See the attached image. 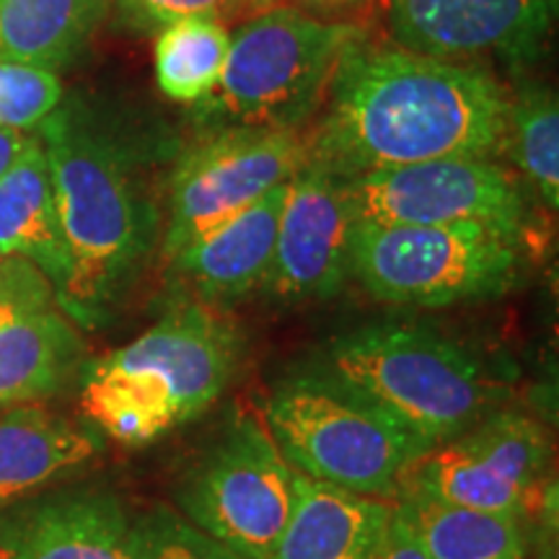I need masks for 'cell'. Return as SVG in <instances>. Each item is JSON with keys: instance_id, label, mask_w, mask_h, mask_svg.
Returning <instances> with one entry per match:
<instances>
[{"instance_id": "obj_19", "label": "cell", "mask_w": 559, "mask_h": 559, "mask_svg": "<svg viewBox=\"0 0 559 559\" xmlns=\"http://www.w3.org/2000/svg\"><path fill=\"white\" fill-rule=\"evenodd\" d=\"M83 340L55 306L0 326V409L50 400L73 379Z\"/></svg>"}, {"instance_id": "obj_4", "label": "cell", "mask_w": 559, "mask_h": 559, "mask_svg": "<svg viewBox=\"0 0 559 559\" xmlns=\"http://www.w3.org/2000/svg\"><path fill=\"white\" fill-rule=\"evenodd\" d=\"M264 423L298 474L379 500L400 498L432 451L428 440L324 366L277 381Z\"/></svg>"}, {"instance_id": "obj_12", "label": "cell", "mask_w": 559, "mask_h": 559, "mask_svg": "<svg viewBox=\"0 0 559 559\" xmlns=\"http://www.w3.org/2000/svg\"><path fill=\"white\" fill-rule=\"evenodd\" d=\"M353 226L345 179L300 166L285 192L264 293L280 304L337 296L349 277Z\"/></svg>"}, {"instance_id": "obj_7", "label": "cell", "mask_w": 559, "mask_h": 559, "mask_svg": "<svg viewBox=\"0 0 559 559\" xmlns=\"http://www.w3.org/2000/svg\"><path fill=\"white\" fill-rule=\"evenodd\" d=\"M519 239L481 226L355 223L349 275L396 306L472 304L498 298L519 275Z\"/></svg>"}, {"instance_id": "obj_27", "label": "cell", "mask_w": 559, "mask_h": 559, "mask_svg": "<svg viewBox=\"0 0 559 559\" xmlns=\"http://www.w3.org/2000/svg\"><path fill=\"white\" fill-rule=\"evenodd\" d=\"M117 5L143 26H169L174 21L194 16L218 19L221 13L241 9L254 11L251 0H117Z\"/></svg>"}, {"instance_id": "obj_21", "label": "cell", "mask_w": 559, "mask_h": 559, "mask_svg": "<svg viewBox=\"0 0 559 559\" xmlns=\"http://www.w3.org/2000/svg\"><path fill=\"white\" fill-rule=\"evenodd\" d=\"M109 0H0V55L55 70L81 55Z\"/></svg>"}, {"instance_id": "obj_9", "label": "cell", "mask_w": 559, "mask_h": 559, "mask_svg": "<svg viewBox=\"0 0 559 559\" xmlns=\"http://www.w3.org/2000/svg\"><path fill=\"white\" fill-rule=\"evenodd\" d=\"M355 223L481 226L519 239L526 207L519 185L487 158H436L345 179Z\"/></svg>"}, {"instance_id": "obj_26", "label": "cell", "mask_w": 559, "mask_h": 559, "mask_svg": "<svg viewBox=\"0 0 559 559\" xmlns=\"http://www.w3.org/2000/svg\"><path fill=\"white\" fill-rule=\"evenodd\" d=\"M58 304L50 280L29 262L9 257L0 267V326L24 313L50 309Z\"/></svg>"}, {"instance_id": "obj_31", "label": "cell", "mask_w": 559, "mask_h": 559, "mask_svg": "<svg viewBox=\"0 0 559 559\" xmlns=\"http://www.w3.org/2000/svg\"><path fill=\"white\" fill-rule=\"evenodd\" d=\"M251 3H254V11H270V9H277L275 5V0H251Z\"/></svg>"}, {"instance_id": "obj_32", "label": "cell", "mask_w": 559, "mask_h": 559, "mask_svg": "<svg viewBox=\"0 0 559 559\" xmlns=\"http://www.w3.org/2000/svg\"><path fill=\"white\" fill-rule=\"evenodd\" d=\"M5 260H9V257H3V254H0V267H3Z\"/></svg>"}, {"instance_id": "obj_6", "label": "cell", "mask_w": 559, "mask_h": 559, "mask_svg": "<svg viewBox=\"0 0 559 559\" xmlns=\"http://www.w3.org/2000/svg\"><path fill=\"white\" fill-rule=\"evenodd\" d=\"M360 37L353 24L300 9L257 13L230 37L207 109L234 128L296 130L326 94L342 52Z\"/></svg>"}, {"instance_id": "obj_14", "label": "cell", "mask_w": 559, "mask_h": 559, "mask_svg": "<svg viewBox=\"0 0 559 559\" xmlns=\"http://www.w3.org/2000/svg\"><path fill=\"white\" fill-rule=\"evenodd\" d=\"M0 559H138L135 521L111 492L62 489L0 510Z\"/></svg>"}, {"instance_id": "obj_23", "label": "cell", "mask_w": 559, "mask_h": 559, "mask_svg": "<svg viewBox=\"0 0 559 559\" xmlns=\"http://www.w3.org/2000/svg\"><path fill=\"white\" fill-rule=\"evenodd\" d=\"M508 143L551 210L559 207V104L555 91L528 88L510 99Z\"/></svg>"}, {"instance_id": "obj_29", "label": "cell", "mask_w": 559, "mask_h": 559, "mask_svg": "<svg viewBox=\"0 0 559 559\" xmlns=\"http://www.w3.org/2000/svg\"><path fill=\"white\" fill-rule=\"evenodd\" d=\"M32 138H26L21 130L0 128V177L16 164V158L24 153L26 145H29Z\"/></svg>"}, {"instance_id": "obj_17", "label": "cell", "mask_w": 559, "mask_h": 559, "mask_svg": "<svg viewBox=\"0 0 559 559\" xmlns=\"http://www.w3.org/2000/svg\"><path fill=\"white\" fill-rule=\"evenodd\" d=\"M0 254L37 267L60 304L70 280V257L55 207L50 164L34 138L0 177Z\"/></svg>"}, {"instance_id": "obj_13", "label": "cell", "mask_w": 559, "mask_h": 559, "mask_svg": "<svg viewBox=\"0 0 559 559\" xmlns=\"http://www.w3.org/2000/svg\"><path fill=\"white\" fill-rule=\"evenodd\" d=\"M391 37L438 60L528 55L551 29L557 0H383Z\"/></svg>"}, {"instance_id": "obj_10", "label": "cell", "mask_w": 559, "mask_h": 559, "mask_svg": "<svg viewBox=\"0 0 559 559\" xmlns=\"http://www.w3.org/2000/svg\"><path fill=\"white\" fill-rule=\"evenodd\" d=\"M304 160L298 130L228 128L192 148L169 179L164 254L174 260L200 236L285 185Z\"/></svg>"}, {"instance_id": "obj_3", "label": "cell", "mask_w": 559, "mask_h": 559, "mask_svg": "<svg viewBox=\"0 0 559 559\" xmlns=\"http://www.w3.org/2000/svg\"><path fill=\"white\" fill-rule=\"evenodd\" d=\"M39 128L70 257L58 306L94 326L148 254L156 221L115 140L73 111H55Z\"/></svg>"}, {"instance_id": "obj_2", "label": "cell", "mask_w": 559, "mask_h": 559, "mask_svg": "<svg viewBox=\"0 0 559 559\" xmlns=\"http://www.w3.org/2000/svg\"><path fill=\"white\" fill-rule=\"evenodd\" d=\"M241 353L234 321L187 300L130 345L91 362L81 389L83 415L128 449L148 445L218 402Z\"/></svg>"}, {"instance_id": "obj_8", "label": "cell", "mask_w": 559, "mask_h": 559, "mask_svg": "<svg viewBox=\"0 0 559 559\" xmlns=\"http://www.w3.org/2000/svg\"><path fill=\"white\" fill-rule=\"evenodd\" d=\"M181 515L241 559H270L293 502V466L264 417L239 412L177 489Z\"/></svg>"}, {"instance_id": "obj_22", "label": "cell", "mask_w": 559, "mask_h": 559, "mask_svg": "<svg viewBox=\"0 0 559 559\" xmlns=\"http://www.w3.org/2000/svg\"><path fill=\"white\" fill-rule=\"evenodd\" d=\"M230 34L210 16L181 19L164 26L156 41V81L177 102H202L221 83Z\"/></svg>"}, {"instance_id": "obj_28", "label": "cell", "mask_w": 559, "mask_h": 559, "mask_svg": "<svg viewBox=\"0 0 559 559\" xmlns=\"http://www.w3.org/2000/svg\"><path fill=\"white\" fill-rule=\"evenodd\" d=\"M376 559H428V555H425L419 542L415 539V534H412L407 519H404L402 510L396 506L394 513H391L381 547L376 551Z\"/></svg>"}, {"instance_id": "obj_24", "label": "cell", "mask_w": 559, "mask_h": 559, "mask_svg": "<svg viewBox=\"0 0 559 559\" xmlns=\"http://www.w3.org/2000/svg\"><path fill=\"white\" fill-rule=\"evenodd\" d=\"M60 102L62 83L55 70L0 55V128H39Z\"/></svg>"}, {"instance_id": "obj_25", "label": "cell", "mask_w": 559, "mask_h": 559, "mask_svg": "<svg viewBox=\"0 0 559 559\" xmlns=\"http://www.w3.org/2000/svg\"><path fill=\"white\" fill-rule=\"evenodd\" d=\"M135 551L138 559H241L166 506L135 519Z\"/></svg>"}, {"instance_id": "obj_20", "label": "cell", "mask_w": 559, "mask_h": 559, "mask_svg": "<svg viewBox=\"0 0 559 559\" xmlns=\"http://www.w3.org/2000/svg\"><path fill=\"white\" fill-rule=\"evenodd\" d=\"M396 508L428 559H526L521 519L443 502L407 487Z\"/></svg>"}, {"instance_id": "obj_30", "label": "cell", "mask_w": 559, "mask_h": 559, "mask_svg": "<svg viewBox=\"0 0 559 559\" xmlns=\"http://www.w3.org/2000/svg\"><path fill=\"white\" fill-rule=\"evenodd\" d=\"M296 9L311 13L319 19H337L342 13L358 9L362 0H293Z\"/></svg>"}, {"instance_id": "obj_5", "label": "cell", "mask_w": 559, "mask_h": 559, "mask_svg": "<svg viewBox=\"0 0 559 559\" xmlns=\"http://www.w3.org/2000/svg\"><path fill=\"white\" fill-rule=\"evenodd\" d=\"M326 370L381 404L436 449L508 400L506 381L451 337L412 324H368L326 347Z\"/></svg>"}, {"instance_id": "obj_18", "label": "cell", "mask_w": 559, "mask_h": 559, "mask_svg": "<svg viewBox=\"0 0 559 559\" xmlns=\"http://www.w3.org/2000/svg\"><path fill=\"white\" fill-rule=\"evenodd\" d=\"M102 451L94 428L39 404L0 409V500L37 492Z\"/></svg>"}, {"instance_id": "obj_16", "label": "cell", "mask_w": 559, "mask_h": 559, "mask_svg": "<svg viewBox=\"0 0 559 559\" xmlns=\"http://www.w3.org/2000/svg\"><path fill=\"white\" fill-rule=\"evenodd\" d=\"M394 502L304 477L293 469V502L270 559H376Z\"/></svg>"}, {"instance_id": "obj_15", "label": "cell", "mask_w": 559, "mask_h": 559, "mask_svg": "<svg viewBox=\"0 0 559 559\" xmlns=\"http://www.w3.org/2000/svg\"><path fill=\"white\" fill-rule=\"evenodd\" d=\"M288 181L174 257V270L190 285L200 304L218 309L262 288L275 254Z\"/></svg>"}, {"instance_id": "obj_11", "label": "cell", "mask_w": 559, "mask_h": 559, "mask_svg": "<svg viewBox=\"0 0 559 559\" xmlns=\"http://www.w3.org/2000/svg\"><path fill=\"white\" fill-rule=\"evenodd\" d=\"M549 453L547 430L534 417L495 409L436 445L409 474L407 487L453 506L523 521Z\"/></svg>"}, {"instance_id": "obj_1", "label": "cell", "mask_w": 559, "mask_h": 559, "mask_svg": "<svg viewBox=\"0 0 559 559\" xmlns=\"http://www.w3.org/2000/svg\"><path fill=\"white\" fill-rule=\"evenodd\" d=\"M304 166L340 179L436 158H489L508 143L510 96L481 68L404 47L342 52Z\"/></svg>"}]
</instances>
